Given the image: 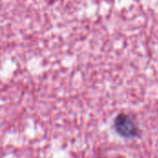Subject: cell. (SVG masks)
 <instances>
[{"label":"cell","mask_w":158,"mask_h":158,"mask_svg":"<svg viewBox=\"0 0 158 158\" xmlns=\"http://www.w3.org/2000/svg\"><path fill=\"white\" fill-rule=\"evenodd\" d=\"M115 128L117 131L124 137H136L139 132L136 122L127 114H120L116 118Z\"/></svg>","instance_id":"6da1fadb"}]
</instances>
